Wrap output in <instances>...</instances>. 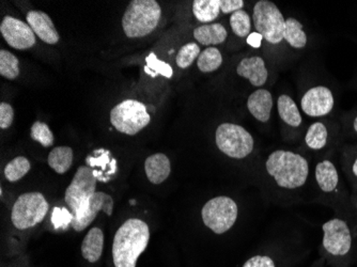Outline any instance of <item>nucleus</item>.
Listing matches in <instances>:
<instances>
[{
	"label": "nucleus",
	"instance_id": "nucleus-1",
	"mask_svg": "<svg viewBox=\"0 0 357 267\" xmlns=\"http://www.w3.org/2000/svg\"><path fill=\"white\" fill-rule=\"evenodd\" d=\"M150 229L144 220L130 218L116 232L112 242L115 267H136L138 258L147 249Z\"/></svg>",
	"mask_w": 357,
	"mask_h": 267
},
{
	"label": "nucleus",
	"instance_id": "nucleus-2",
	"mask_svg": "<svg viewBox=\"0 0 357 267\" xmlns=\"http://www.w3.org/2000/svg\"><path fill=\"white\" fill-rule=\"evenodd\" d=\"M266 168L276 184L286 190L302 188L310 176V164L306 158L284 150L271 153L266 160Z\"/></svg>",
	"mask_w": 357,
	"mask_h": 267
},
{
	"label": "nucleus",
	"instance_id": "nucleus-3",
	"mask_svg": "<svg viewBox=\"0 0 357 267\" xmlns=\"http://www.w3.org/2000/svg\"><path fill=\"white\" fill-rule=\"evenodd\" d=\"M322 246L334 267H349L353 252V234L346 220L335 217L323 224Z\"/></svg>",
	"mask_w": 357,
	"mask_h": 267
},
{
	"label": "nucleus",
	"instance_id": "nucleus-4",
	"mask_svg": "<svg viewBox=\"0 0 357 267\" xmlns=\"http://www.w3.org/2000/svg\"><path fill=\"white\" fill-rule=\"evenodd\" d=\"M162 9L155 0H133L122 17V28L126 37L144 38L158 27Z\"/></svg>",
	"mask_w": 357,
	"mask_h": 267
},
{
	"label": "nucleus",
	"instance_id": "nucleus-5",
	"mask_svg": "<svg viewBox=\"0 0 357 267\" xmlns=\"http://www.w3.org/2000/svg\"><path fill=\"white\" fill-rule=\"evenodd\" d=\"M50 204L39 192H26L17 198L11 211L13 226L19 230H27L41 224L47 215Z\"/></svg>",
	"mask_w": 357,
	"mask_h": 267
},
{
	"label": "nucleus",
	"instance_id": "nucleus-6",
	"mask_svg": "<svg viewBox=\"0 0 357 267\" xmlns=\"http://www.w3.org/2000/svg\"><path fill=\"white\" fill-rule=\"evenodd\" d=\"M109 119L118 132L134 136L149 125L151 116L144 104L136 100H126L112 108Z\"/></svg>",
	"mask_w": 357,
	"mask_h": 267
},
{
	"label": "nucleus",
	"instance_id": "nucleus-7",
	"mask_svg": "<svg viewBox=\"0 0 357 267\" xmlns=\"http://www.w3.org/2000/svg\"><path fill=\"white\" fill-rule=\"evenodd\" d=\"M238 214L236 201L226 196L211 199L202 210L204 226L215 234L228 232L236 224Z\"/></svg>",
	"mask_w": 357,
	"mask_h": 267
},
{
	"label": "nucleus",
	"instance_id": "nucleus-8",
	"mask_svg": "<svg viewBox=\"0 0 357 267\" xmlns=\"http://www.w3.org/2000/svg\"><path fill=\"white\" fill-rule=\"evenodd\" d=\"M215 142L220 152L236 160L248 158L255 146L250 132L234 123L220 124L216 130Z\"/></svg>",
	"mask_w": 357,
	"mask_h": 267
},
{
	"label": "nucleus",
	"instance_id": "nucleus-9",
	"mask_svg": "<svg viewBox=\"0 0 357 267\" xmlns=\"http://www.w3.org/2000/svg\"><path fill=\"white\" fill-rule=\"evenodd\" d=\"M255 28L257 32L271 44H278L284 40L286 20L278 6L268 0H260L255 5Z\"/></svg>",
	"mask_w": 357,
	"mask_h": 267
},
{
	"label": "nucleus",
	"instance_id": "nucleus-10",
	"mask_svg": "<svg viewBox=\"0 0 357 267\" xmlns=\"http://www.w3.org/2000/svg\"><path fill=\"white\" fill-rule=\"evenodd\" d=\"M96 192V178L93 170L88 166H80L64 194V201L69 206L73 218L82 213L90 197Z\"/></svg>",
	"mask_w": 357,
	"mask_h": 267
},
{
	"label": "nucleus",
	"instance_id": "nucleus-11",
	"mask_svg": "<svg viewBox=\"0 0 357 267\" xmlns=\"http://www.w3.org/2000/svg\"><path fill=\"white\" fill-rule=\"evenodd\" d=\"M0 32L6 42L15 49L24 51L36 44L35 32L30 26L12 16H6L0 24Z\"/></svg>",
	"mask_w": 357,
	"mask_h": 267
},
{
	"label": "nucleus",
	"instance_id": "nucleus-12",
	"mask_svg": "<svg viewBox=\"0 0 357 267\" xmlns=\"http://www.w3.org/2000/svg\"><path fill=\"white\" fill-rule=\"evenodd\" d=\"M100 212L112 216L114 212V199L104 192H96L86 204L84 210L75 218H72L71 226L77 232L87 229Z\"/></svg>",
	"mask_w": 357,
	"mask_h": 267
},
{
	"label": "nucleus",
	"instance_id": "nucleus-13",
	"mask_svg": "<svg viewBox=\"0 0 357 267\" xmlns=\"http://www.w3.org/2000/svg\"><path fill=\"white\" fill-rule=\"evenodd\" d=\"M335 106L332 90L324 86H317L308 90L301 101V107L307 116L312 118L328 116Z\"/></svg>",
	"mask_w": 357,
	"mask_h": 267
},
{
	"label": "nucleus",
	"instance_id": "nucleus-14",
	"mask_svg": "<svg viewBox=\"0 0 357 267\" xmlns=\"http://www.w3.org/2000/svg\"><path fill=\"white\" fill-rule=\"evenodd\" d=\"M314 178L323 194L334 196L340 192V176L338 169L336 165L328 158L317 164Z\"/></svg>",
	"mask_w": 357,
	"mask_h": 267
},
{
	"label": "nucleus",
	"instance_id": "nucleus-15",
	"mask_svg": "<svg viewBox=\"0 0 357 267\" xmlns=\"http://www.w3.org/2000/svg\"><path fill=\"white\" fill-rule=\"evenodd\" d=\"M28 25L35 35L47 44H56L59 42V35L51 17L42 11H29L26 16Z\"/></svg>",
	"mask_w": 357,
	"mask_h": 267
},
{
	"label": "nucleus",
	"instance_id": "nucleus-16",
	"mask_svg": "<svg viewBox=\"0 0 357 267\" xmlns=\"http://www.w3.org/2000/svg\"><path fill=\"white\" fill-rule=\"evenodd\" d=\"M236 73L241 77L250 80L254 87H262L268 79V70L266 62L262 58L250 57L244 58L236 68Z\"/></svg>",
	"mask_w": 357,
	"mask_h": 267
},
{
	"label": "nucleus",
	"instance_id": "nucleus-17",
	"mask_svg": "<svg viewBox=\"0 0 357 267\" xmlns=\"http://www.w3.org/2000/svg\"><path fill=\"white\" fill-rule=\"evenodd\" d=\"M144 171L148 180L152 184H160L167 180L172 172V165L169 158L163 153H155L144 162Z\"/></svg>",
	"mask_w": 357,
	"mask_h": 267
},
{
	"label": "nucleus",
	"instance_id": "nucleus-18",
	"mask_svg": "<svg viewBox=\"0 0 357 267\" xmlns=\"http://www.w3.org/2000/svg\"><path fill=\"white\" fill-rule=\"evenodd\" d=\"M248 108L258 121L266 123L270 120L272 112V94L266 89L257 90L248 98Z\"/></svg>",
	"mask_w": 357,
	"mask_h": 267
},
{
	"label": "nucleus",
	"instance_id": "nucleus-19",
	"mask_svg": "<svg viewBox=\"0 0 357 267\" xmlns=\"http://www.w3.org/2000/svg\"><path fill=\"white\" fill-rule=\"evenodd\" d=\"M104 249V233L98 227L90 229L84 238L80 252L82 256L89 263H96L101 259Z\"/></svg>",
	"mask_w": 357,
	"mask_h": 267
},
{
	"label": "nucleus",
	"instance_id": "nucleus-20",
	"mask_svg": "<svg viewBox=\"0 0 357 267\" xmlns=\"http://www.w3.org/2000/svg\"><path fill=\"white\" fill-rule=\"evenodd\" d=\"M228 32L222 24H208L194 30V38L202 45H218L225 42Z\"/></svg>",
	"mask_w": 357,
	"mask_h": 267
},
{
	"label": "nucleus",
	"instance_id": "nucleus-21",
	"mask_svg": "<svg viewBox=\"0 0 357 267\" xmlns=\"http://www.w3.org/2000/svg\"><path fill=\"white\" fill-rule=\"evenodd\" d=\"M74 153L70 146H57L53 148L48 155V166L58 174H64L69 171L73 164Z\"/></svg>",
	"mask_w": 357,
	"mask_h": 267
},
{
	"label": "nucleus",
	"instance_id": "nucleus-22",
	"mask_svg": "<svg viewBox=\"0 0 357 267\" xmlns=\"http://www.w3.org/2000/svg\"><path fill=\"white\" fill-rule=\"evenodd\" d=\"M330 142V130L323 122H314L310 126L305 136L307 146L314 151H320L328 146Z\"/></svg>",
	"mask_w": 357,
	"mask_h": 267
},
{
	"label": "nucleus",
	"instance_id": "nucleus-23",
	"mask_svg": "<svg viewBox=\"0 0 357 267\" xmlns=\"http://www.w3.org/2000/svg\"><path fill=\"white\" fill-rule=\"evenodd\" d=\"M278 114L284 123L289 124L294 128H298L302 124V116L300 110L296 106V102L289 96L282 94L278 98Z\"/></svg>",
	"mask_w": 357,
	"mask_h": 267
},
{
	"label": "nucleus",
	"instance_id": "nucleus-24",
	"mask_svg": "<svg viewBox=\"0 0 357 267\" xmlns=\"http://www.w3.org/2000/svg\"><path fill=\"white\" fill-rule=\"evenodd\" d=\"M220 12V0H195L192 13L198 22L210 23L218 19Z\"/></svg>",
	"mask_w": 357,
	"mask_h": 267
},
{
	"label": "nucleus",
	"instance_id": "nucleus-25",
	"mask_svg": "<svg viewBox=\"0 0 357 267\" xmlns=\"http://www.w3.org/2000/svg\"><path fill=\"white\" fill-rule=\"evenodd\" d=\"M284 40L288 42L289 45L294 48H304L307 44V36L303 30V25L298 20H286Z\"/></svg>",
	"mask_w": 357,
	"mask_h": 267
},
{
	"label": "nucleus",
	"instance_id": "nucleus-26",
	"mask_svg": "<svg viewBox=\"0 0 357 267\" xmlns=\"http://www.w3.org/2000/svg\"><path fill=\"white\" fill-rule=\"evenodd\" d=\"M222 63V56L216 47H208L200 54L197 60L198 69L202 73H211L220 69Z\"/></svg>",
	"mask_w": 357,
	"mask_h": 267
},
{
	"label": "nucleus",
	"instance_id": "nucleus-27",
	"mask_svg": "<svg viewBox=\"0 0 357 267\" xmlns=\"http://www.w3.org/2000/svg\"><path fill=\"white\" fill-rule=\"evenodd\" d=\"M31 169V164L27 158L19 156L8 162L5 168V176L9 182L15 183L23 178Z\"/></svg>",
	"mask_w": 357,
	"mask_h": 267
},
{
	"label": "nucleus",
	"instance_id": "nucleus-28",
	"mask_svg": "<svg viewBox=\"0 0 357 267\" xmlns=\"http://www.w3.org/2000/svg\"><path fill=\"white\" fill-rule=\"evenodd\" d=\"M0 75L11 80L20 75L19 59L5 49L0 51Z\"/></svg>",
	"mask_w": 357,
	"mask_h": 267
},
{
	"label": "nucleus",
	"instance_id": "nucleus-29",
	"mask_svg": "<svg viewBox=\"0 0 357 267\" xmlns=\"http://www.w3.org/2000/svg\"><path fill=\"white\" fill-rule=\"evenodd\" d=\"M230 26L234 35L240 38H248L250 35L252 20L244 10L234 12L230 16Z\"/></svg>",
	"mask_w": 357,
	"mask_h": 267
},
{
	"label": "nucleus",
	"instance_id": "nucleus-30",
	"mask_svg": "<svg viewBox=\"0 0 357 267\" xmlns=\"http://www.w3.org/2000/svg\"><path fill=\"white\" fill-rule=\"evenodd\" d=\"M32 140L39 142L44 148H50L53 146L55 142L53 132H52L50 126L43 122L37 121L31 126V132H30Z\"/></svg>",
	"mask_w": 357,
	"mask_h": 267
},
{
	"label": "nucleus",
	"instance_id": "nucleus-31",
	"mask_svg": "<svg viewBox=\"0 0 357 267\" xmlns=\"http://www.w3.org/2000/svg\"><path fill=\"white\" fill-rule=\"evenodd\" d=\"M200 47L196 43H188L182 46L176 55V61L178 68L186 69L194 63L195 59H197L200 55Z\"/></svg>",
	"mask_w": 357,
	"mask_h": 267
},
{
	"label": "nucleus",
	"instance_id": "nucleus-32",
	"mask_svg": "<svg viewBox=\"0 0 357 267\" xmlns=\"http://www.w3.org/2000/svg\"><path fill=\"white\" fill-rule=\"evenodd\" d=\"M148 66H146V72L150 75H152V71L154 72V75L156 74H162L165 77L170 78L172 76V66H168L165 62L160 61L155 57L154 54H150L149 57L147 58Z\"/></svg>",
	"mask_w": 357,
	"mask_h": 267
},
{
	"label": "nucleus",
	"instance_id": "nucleus-33",
	"mask_svg": "<svg viewBox=\"0 0 357 267\" xmlns=\"http://www.w3.org/2000/svg\"><path fill=\"white\" fill-rule=\"evenodd\" d=\"M14 110L12 106L8 103L0 104V128L6 130L13 123Z\"/></svg>",
	"mask_w": 357,
	"mask_h": 267
},
{
	"label": "nucleus",
	"instance_id": "nucleus-34",
	"mask_svg": "<svg viewBox=\"0 0 357 267\" xmlns=\"http://www.w3.org/2000/svg\"><path fill=\"white\" fill-rule=\"evenodd\" d=\"M242 267H276V265L271 257L255 256L248 259Z\"/></svg>",
	"mask_w": 357,
	"mask_h": 267
},
{
	"label": "nucleus",
	"instance_id": "nucleus-35",
	"mask_svg": "<svg viewBox=\"0 0 357 267\" xmlns=\"http://www.w3.org/2000/svg\"><path fill=\"white\" fill-rule=\"evenodd\" d=\"M243 7H244L243 0H220V10L225 14L241 11Z\"/></svg>",
	"mask_w": 357,
	"mask_h": 267
},
{
	"label": "nucleus",
	"instance_id": "nucleus-36",
	"mask_svg": "<svg viewBox=\"0 0 357 267\" xmlns=\"http://www.w3.org/2000/svg\"><path fill=\"white\" fill-rule=\"evenodd\" d=\"M347 169H348V176L353 181L355 185L357 186V148L356 151L352 155L347 156Z\"/></svg>",
	"mask_w": 357,
	"mask_h": 267
},
{
	"label": "nucleus",
	"instance_id": "nucleus-37",
	"mask_svg": "<svg viewBox=\"0 0 357 267\" xmlns=\"http://www.w3.org/2000/svg\"><path fill=\"white\" fill-rule=\"evenodd\" d=\"M262 39H264V37H262L260 33H258V32H252V33H250L248 37V43L250 44L252 47L259 48L260 45H261Z\"/></svg>",
	"mask_w": 357,
	"mask_h": 267
},
{
	"label": "nucleus",
	"instance_id": "nucleus-38",
	"mask_svg": "<svg viewBox=\"0 0 357 267\" xmlns=\"http://www.w3.org/2000/svg\"><path fill=\"white\" fill-rule=\"evenodd\" d=\"M352 128L353 130H354L355 134L357 135V114L354 116V119H353Z\"/></svg>",
	"mask_w": 357,
	"mask_h": 267
}]
</instances>
